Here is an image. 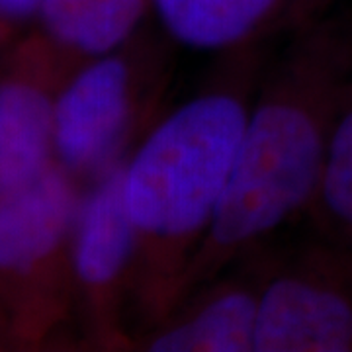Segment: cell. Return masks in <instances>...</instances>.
Instances as JSON below:
<instances>
[{
	"label": "cell",
	"instance_id": "5b68a950",
	"mask_svg": "<svg viewBox=\"0 0 352 352\" xmlns=\"http://www.w3.org/2000/svg\"><path fill=\"white\" fill-rule=\"evenodd\" d=\"M254 352H352V261L319 243L261 286Z\"/></svg>",
	"mask_w": 352,
	"mask_h": 352
},
{
	"label": "cell",
	"instance_id": "9c48e42d",
	"mask_svg": "<svg viewBox=\"0 0 352 352\" xmlns=\"http://www.w3.org/2000/svg\"><path fill=\"white\" fill-rule=\"evenodd\" d=\"M325 0H151L166 36L188 50L221 53L249 47L289 16L309 22Z\"/></svg>",
	"mask_w": 352,
	"mask_h": 352
},
{
	"label": "cell",
	"instance_id": "277c9868",
	"mask_svg": "<svg viewBox=\"0 0 352 352\" xmlns=\"http://www.w3.org/2000/svg\"><path fill=\"white\" fill-rule=\"evenodd\" d=\"M147 106L131 45L78 63L55 102V163L87 186L126 161Z\"/></svg>",
	"mask_w": 352,
	"mask_h": 352
},
{
	"label": "cell",
	"instance_id": "ba28073f",
	"mask_svg": "<svg viewBox=\"0 0 352 352\" xmlns=\"http://www.w3.org/2000/svg\"><path fill=\"white\" fill-rule=\"evenodd\" d=\"M201 286L141 340L151 352H254L261 278H231Z\"/></svg>",
	"mask_w": 352,
	"mask_h": 352
},
{
	"label": "cell",
	"instance_id": "52a82bcc",
	"mask_svg": "<svg viewBox=\"0 0 352 352\" xmlns=\"http://www.w3.org/2000/svg\"><path fill=\"white\" fill-rule=\"evenodd\" d=\"M75 67L39 32L16 45L0 76V192L55 163V102Z\"/></svg>",
	"mask_w": 352,
	"mask_h": 352
},
{
	"label": "cell",
	"instance_id": "7a4b0ae2",
	"mask_svg": "<svg viewBox=\"0 0 352 352\" xmlns=\"http://www.w3.org/2000/svg\"><path fill=\"white\" fill-rule=\"evenodd\" d=\"M251 104L237 82L208 88L166 113L122 164L124 200L139 243L133 305L149 327L182 298L190 264L223 198Z\"/></svg>",
	"mask_w": 352,
	"mask_h": 352
},
{
	"label": "cell",
	"instance_id": "6da1fadb",
	"mask_svg": "<svg viewBox=\"0 0 352 352\" xmlns=\"http://www.w3.org/2000/svg\"><path fill=\"white\" fill-rule=\"evenodd\" d=\"M351 82V20L303 24L252 100L223 198L190 264L180 302L311 210L331 129Z\"/></svg>",
	"mask_w": 352,
	"mask_h": 352
},
{
	"label": "cell",
	"instance_id": "3957f363",
	"mask_svg": "<svg viewBox=\"0 0 352 352\" xmlns=\"http://www.w3.org/2000/svg\"><path fill=\"white\" fill-rule=\"evenodd\" d=\"M82 188L53 163L0 192V302L25 340L43 337L63 317L75 289L71 237Z\"/></svg>",
	"mask_w": 352,
	"mask_h": 352
},
{
	"label": "cell",
	"instance_id": "7c38bea8",
	"mask_svg": "<svg viewBox=\"0 0 352 352\" xmlns=\"http://www.w3.org/2000/svg\"><path fill=\"white\" fill-rule=\"evenodd\" d=\"M41 0H0V45L10 43L16 36L36 22Z\"/></svg>",
	"mask_w": 352,
	"mask_h": 352
},
{
	"label": "cell",
	"instance_id": "8fae6325",
	"mask_svg": "<svg viewBox=\"0 0 352 352\" xmlns=\"http://www.w3.org/2000/svg\"><path fill=\"white\" fill-rule=\"evenodd\" d=\"M323 243L352 261V82L329 138L325 164L314 206Z\"/></svg>",
	"mask_w": 352,
	"mask_h": 352
},
{
	"label": "cell",
	"instance_id": "8992f818",
	"mask_svg": "<svg viewBox=\"0 0 352 352\" xmlns=\"http://www.w3.org/2000/svg\"><path fill=\"white\" fill-rule=\"evenodd\" d=\"M122 164L82 188L71 237L73 284L96 339L129 342L124 311L138 282V233L127 214Z\"/></svg>",
	"mask_w": 352,
	"mask_h": 352
},
{
	"label": "cell",
	"instance_id": "30bf717a",
	"mask_svg": "<svg viewBox=\"0 0 352 352\" xmlns=\"http://www.w3.org/2000/svg\"><path fill=\"white\" fill-rule=\"evenodd\" d=\"M151 0H41L38 32L73 63L131 45Z\"/></svg>",
	"mask_w": 352,
	"mask_h": 352
}]
</instances>
